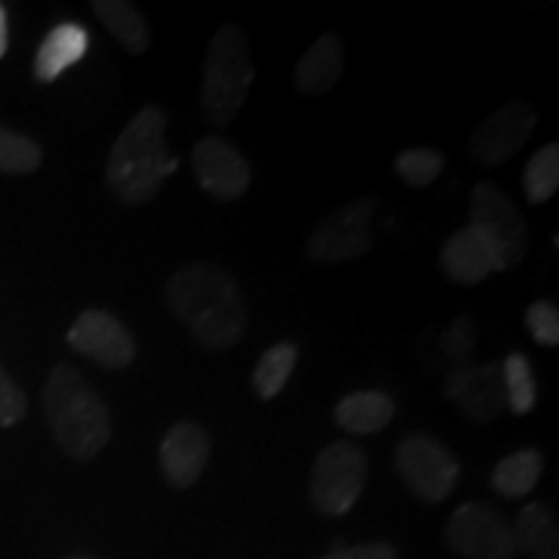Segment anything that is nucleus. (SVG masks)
<instances>
[{
	"instance_id": "obj_1",
	"label": "nucleus",
	"mask_w": 559,
	"mask_h": 559,
	"mask_svg": "<svg viewBox=\"0 0 559 559\" xmlns=\"http://www.w3.org/2000/svg\"><path fill=\"white\" fill-rule=\"evenodd\" d=\"M169 311L205 349H228L247 332V304L236 280L207 262L174 272L164 288Z\"/></svg>"
},
{
	"instance_id": "obj_2",
	"label": "nucleus",
	"mask_w": 559,
	"mask_h": 559,
	"mask_svg": "<svg viewBox=\"0 0 559 559\" xmlns=\"http://www.w3.org/2000/svg\"><path fill=\"white\" fill-rule=\"evenodd\" d=\"M166 111L143 107L120 132L109 151L107 190L124 205L151 202L164 181L177 171L179 160L166 151Z\"/></svg>"
},
{
	"instance_id": "obj_3",
	"label": "nucleus",
	"mask_w": 559,
	"mask_h": 559,
	"mask_svg": "<svg viewBox=\"0 0 559 559\" xmlns=\"http://www.w3.org/2000/svg\"><path fill=\"white\" fill-rule=\"evenodd\" d=\"M41 402L62 453L75 461H88L107 449L111 438L109 409L79 368L68 362L55 366L47 376Z\"/></svg>"
},
{
	"instance_id": "obj_4",
	"label": "nucleus",
	"mask_w": 559,
	"mask_h": 559,
	"mask_svg": "<svg viewBox=\"0 0 559 559\" xmlns=\"http://www.w3.org/2000/svg\"><path fill=\"white\" fill-rule=\"evenodd\" d=\"M254 81L249 41L236 24H223L210 39L202 66L200 104L213 128H226L236 120Z\"/></svg>"
},
{
	"instance_id": "obj_5",
	"label": "nucleus",
	"mask_w": 559,
	"mask_h": 559,
	"mask_svg": "<svg viewBox=\"0 0 559 559\" xmlns=\"http://www.w3.org/2000/svg\"><path fill=\"white\" fill-rule=\"evenodd\" d=\"M469 226L492 247L500 272L519 267L526 260L531 234L521 210L492 181H479L472 190Z\"/></svg>"
},
{
	"instance_id": "obj_6",
	"label": "nucleus",
	"mask_w": 559,
	"mask_h": 559,
	"mask_svg": "<svg viewBox=\"0 0 559 559\" xmlns=\"http://www.w3.org/2000/svg\"><path fill=\"white\" fill-rule=\"evenodd\" d=\"M368 477V459L355 443L337 440L330 443L313 461L311 506L321 515L340 519L360 500Z\"/></svg>"
},
{
	"instance_id": "obj_7",
	"label": "nucleus",
	"mask_w": 559,
	"mask_h": 559,
	"mask_svg": "<svg viewBox=\"0 0 559 559\" xmlns=\"http://www.w3.org/2000/svg\"><path fill=\"white\" fill-rule=\"evenodd\" d=\"M396 472L412 495L425 502L451 498L461 479V464L443 443L423 432L402 438L394 453Z\"/></svg>"
},
{
	"instance_id": "obj_8",
	"label": "nucleus",
	"mask_w": 559,
	"mask_h": 559,
	"mask_svg": "<svg viewBox=\"0 0 559 559\" xmlns=\"http://www.w3.org/2000/svg\"><path fill=\"white\" fill-rule=\"evenodd\" d=\"M376 215L373 198H355L334 207L309 236V257L313 262H353L370 251V221Z\"/></svg>"
},
{
	"instance_id": "obj_9",
	"label": "nucleus",
	"mask_w": 559,
	"mask_h": 559,
	"mask_svg": "<svg viewBox=\"0 0 559 559\" xmlns=\"http://www.w3.org/2000/svg\"><path fill=\"white\" fill-rule=\"evenodd\" d=\"M445 542L466 559H515L513 526L495 508L481 502H466L451 513L445 523Z\"/></svg>"
},
{
	"instance_id": "obj_10",
	"label": "nucleus",
	"mask_w": 559,
	"mask_h": 559,
	"mask_svg": "<svg viewBox=\"0 0 559 559\" xmlns=\"http://www.w3.org/2000/svg\"><path fill=\"white\" fill-rule=\"evenodd\" d=\"M539 115L523 99H510L481 120L469 138V153L481 166H500L523 151Z\"/></svg>"
},
{
	"instance_id": "obj_11",
	"label": "nucleus",
	"mask_w": 559,
	"mask_h": 559,
	"mask_svg": "<svg viewBox=\"0 0 559 559\" xmlns=\"http://www.w3.org/2000/svg\"><path fill=\"white\" fill-rule=\"evenodd\" d=\"M445 400L472 423H492L506 412L500 362H456L445 376Z\"/></svg>"
},
{
	"instance_id": "obj_12",
	"label": "nucleus",
	"mask_w": 559,
	"mask_h": 559,
	"mask_svg": "<svg viewBox=\"0 0 559 559\" xmlns=\"http://www.w3.org/2000/svg\"><path fill=\"white\" fill-rule=\"evenodd\" d=\"M68 345L83 358L109 370H122L135 362L138 345L128 326L115 313L102 309L83 311L68 330Z\"/></svg>"
},
{
	"instance_id": "obj_13",
	"label": "nucleus",
	"mask_w": 559,
	"mask_h": 559,
	"mask_svg": "<svg viewBox=\"0 0 559 559\" xmlns=\"http://www.w3.org/2000/svg\"><path fill=\"white\" fill-rule=\"evenodd\" d=\"M194 177L210 198L230 202L247 194L251 185V166L236 145L218 135L202 138L192 153Z\"/></svg>"
},
{
	"instance_id": "obj_14",
	"label": "nucleus",
	"mask_w": 559,
	"mask_h": 559,
	"mask_svg": "<svg viewBox=\"0 0 559 559\" xmlns=\"http://www.w3.org/2000/svg\"><path fill=\"white\" fill-rule=\"evenodd\" d=\"M210 459V436L198 423L171 425L160 440L158 461L166 481L174 489H190L205 472Z\"/></svg>"
},
{
	"instance_id": "obj_15",
	"label": "nucleus",
	"mask_w": 559,
	"mask_h": 559,
	"mask_svg": "<svg viewBox=\"0 0 559 559\" xmlns=\"http://www.w3.org/2000/svg\"><path fill=\"white\" fill-rule=\"evenodd\" d=\"M440 270L456 285H477L492 272H500L498 257L472 226H464L440 249Z\"/></svg>"
},
{
	"instance_id": "obj_16",
	"label": "nucleus",
	"mask_w": 559,
	"mask_h": 559,
	"mask_svg": "<svg viewBox=\"0 0 559 559\" xmlns=\"http://www.w3.org/2000/svg\"><path fill=\"white\" fill-rule=\"evenodd\" d=\"M342 73H345V47L337 34L326 32L298 60L293 83L300 94L324 96L337 86Z\"/></svg>"
},
{
	"instance_id": "obj_17",
	"label": "nucleus",
	"mask_w": 559,
	"mask_h": 559,
	"mask_svg": "<svg viewBox=\"0 0 559 559\" xmlns=\"http://www.w3.org/2000/svg\"><path fill=\"white\" fill-rule=\"evenodd\" d=\"M88 32L81 24H60L41 39L37 58H34V75L39 83L58 81L70 66H75L88 52Z\"/></svg>"
},
{
	"instance_id": "obj_18",
	"label": "nucleus",
	"mask_w": 559,
	"mask_h": 559,
	"mask_svg": "<svg viewBox=\"0 0 559 559\" xmlns=\"http://www.w3.org/2000/svg\"><path fill=\"white\" fill-rule=\"evenodd\" d=\"M394 409V400L386 391L366 389L340 400L334 407V419L342 430L353 432V436H373L391 423Z\"/></svg>"
},
{
	"instance_id": "obj_19",
	"label": "nucleus",
	"mask_w": 559,
	"mask_h": 559,
	"mask_svg": "<svg viewBox=\"0 0 559 559\" xmlns=\"http://www.w3.org/2000/svg\"><path fill=\"white\" fill-rule=\"evenodd\" d=\"M515 544L528 559H559V528L555 510L544 502H528L513 526Z\"/></svg>"
},
{
	"instance_id": "obj_20",
	"label": "nucleus",
	"mask_w": 559,
	"mask_h": 559,
	"mask_svg": "<svg viewBox=\"0 0 559 559\" xmlns=\"http://www.w3.org/2000/svg\"><path fill=\"white\" fill-rule=\"evenodd\" d=\"M96 16L107 32L115 37L130 55H143L151 47V26L138 5L128 3V0H94L91 3Z\"/></svg>"
},
{
	"instance_id": "obj_21",
	"label": "nucleus",
	"mask_w": 559,
	"mask_h": 559,
	"mask_svg": "<svg viewBox=\"0 0 559 559\" xmlns=\"http://www.w3.org/2000/svg\"><path fill=\"white\" fill-rule=\"evenodd\" d=\"M544 472V453L539 449H521L508 453L506 459L498 461V466L492 469V489L500 498L519 500L539 485Z\"/></svg>"
},
{
	"instance_id": "obj_22",
	"label": "nucleus",
	"mask_w": 559,
	"mask_h": 559,
	"mask_svg": "<svg viewBox=\"0 0 559 559\" xmlns=\"http://www.w3.org/2000/svg\"><path fill=\"white\" fill-rule=\"evenodd\" d=\"M296 362L298 347L293 342H277V345H272L262 355L260 362H257L254 376H251L257 396L260 400H275L280 391L285 389V383H288L293 370H296Z\"/></svg>"
},
{
	"instance_id": "obj_23",
	"label": "nucleus",
	"mask_w": 559,
	"mask_h": 559,
	"mask_svg": "<svg viewBox=\"0 0 559 559\" xmlns=\"http://www.w3.org/2000/svg\"><path fill=\"white\" fill-rule=\"evenodd\" d=\"M506 404L513 415H528L536 407V379L531 360L523 353H510L500 362Z\"/></svg>"
},
{
	"instance_id": "obj_24",
	"label": "nucleus",
	"mask_w": 559,
	"mask_h": 559,
	"mask_svg": "<svg viewBox=\"0 0 559 559\" xmlns=\"http://www.w3.org/2000/svg\"><path fill=\"white\" fill-rule=\"evenodd\" d=\"M559 187V143L544 145L528 158L526 169H523V192L528 202L544 205L555 198Z\"/></svg>"
},
{
	"instance_id": "obj_25",
	"label": "nucleus",
	"mask_w": 559,
	"mask_h": 559,
	"mask_svg": "<svg viewBox=\"0 0 559 559\" xmlns=\"http://www.w3.org/2000/svg\"><path fill=\"white\" fill-rule=\"evenodd\" d=\"M41 158H45V153H41L39 143L0 124V174L24 177V174L39 169Z\"/></svg>"
},
{
	"instance_id": "obj_26",
	"label": "nucleus",
	"mask_w": 559,
	"mask_h": 559,
	"mask_svg": "<svg viewBox=\"0 0 559 559\" xmlns=\"http://www.w3.org/2000/svg\"><path fill=\"white\" fill-rule=\"evenodd\" d=\"M394 169L409 187H428L445 169V156L436 148H407L394 158Z\"/></svg>"
},
{
	"instance_id": "obj_27",
	"label": "nucleus",
	"mask_w": 559,
	"mask_h": 559,
	"mask_svg": "<svg viewBox=\"0 0 559 559\" xmlns=\"http://www.w3.org/2000/svg\"><path fill=\"white\" fill-rule=\"evenodd\" d=\"M526 330L542 347L559 345V309L551 300H536L526 309Z\"/></svg>"
},
{
	"instance_id": "obj_28",
	"label": "nucleus",
	"mask_w": 559,
	"mask_h": 559,
	"mask_svg": "<svg viewBox=\"0 0 559 559\" xmlns=\"http://www.w3.org/2000/svg\"><path fill=\"white\" fill-rule=\"evenodd\" d=\"M26 394L19 389V383L5 373L3 362H0V428H13L26 417Z\"/></svg>"
},
{
	"instance_id": "obj_29",
	"label": "nucleus",
	"mask_w": 559,
	"mask_h": 559,
	"mask_svg": "<svg viewBox=\"0 0 559 559\" xmlns=\"http://www.w3.org/2000/svg\"><path fill=\"white\" fill-rule=\"evenodd\" d=\"M474 340H477V332H474V324L469 317H461L453 321L449 330L443 332V340H440V345L453 358H464L466 353L474 347Z\"/></svg>"
},
{
	"instance_id": "obj_30",
	"label": "nucleus",
	"mask_w": 559,
	"mask_h": 559,
	"mask_svg": "<svg viewBox=\"0 0 559 559\" xmlns=\"http://www.w3.org/2000/svg\"><path fill=\"white\" fill-rule=\"evenodd\" d=\"M324 559H396V549L391 544L370 542L358 544V547H337Z\"/></svg>"
},
{
	"instance_id": "obj_31",
	"label": "nucleus",
	"mask_w": 559,
	"mask_h": 559,
	"mask_svg": "<svg viewBox=\"0 0 559 559\" xmlns=\"http://www.w3.org/2000/svg\"><path fill=\"white\" fill-rule=\"evenodd\" d=\"M9 52V13H5V5L0 3V60Z\"/></svg>"
},
{
	"instance_id": "obj_32",
	"label": "nucleus",
	"mask_w": 559,
	"mask_h": 559,
	"mask_svg": "<svg viewBox=\"0 0 559 559\" xmlns=\"http://www.w3.org/2000/svg\"><path fill=\"white\" fill-rule=\"evenodd\" d=\"M66 559H94V557H88V555H70Z\"/></svg>"
}]
</instances>
